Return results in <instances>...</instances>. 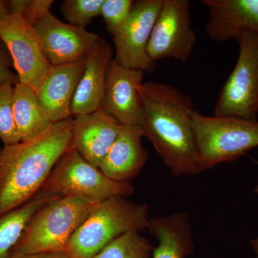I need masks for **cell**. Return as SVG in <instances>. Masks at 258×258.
<instances>
[{"label":"cell","instance_id":"cell-1","mask_svg":"<svg viewBox=\"0 0 258 258\" xmlns=\"http://www.w3.org/2000/svg\"><path fill=\"white\" fill-rule=\"evenodd\" d=\"M144 137L175 176L200 172L191 116L192 100L169 83L147 81L140 88Z\"/></svg>","mask_w":258,"mask_h":258},{"label":"cell","instance_id":"cell-2","mask_svg":"<svg viewBox=\"0 0 258 258\" xmlns=\"http://www.w3.org/2000/svg\"><path fill=\"white\" fill-rule=\"evenodd\" d=\"M74 117L53 123L32 142L0 149V216L28 203L71 147Z\"/></svg>","mask_w":258,"mask_h":258},{"label":"cell","instance_id":"cell-3","mask_svg":"<svg viewBox=\"0 0 258 258\" xmlns=\"http://www.w3.org/2000/svg\"><path fill=\"white\" fill-rule=\"evenodd\" d=\"M149 219L147 205L125 198L95 204L70 239L66 253L69 258H93L120 236L147 230Z\"/></svg>","mask_w":258,"mask_h":258},{"label":"cell","instance_id":"cell-4","mask_svg":"<svg viewBox=\"0 0 258 258\" xmlns=\"http://www.w3.org/2000/svg\"><path fill=\"white\" fill-rule=\"evenodd\" d=\"M94 205L71 197L52 196L32 216L10 258L66 252L70 239Z\"/></svg>","mask_w":258,"mask_h":258},{"label":"cell","instance_id":"cell-5","mask_svg":"<svg viewBox=\"0 0 258 258\" xmlns=\"http://www.w3.org/2000/svg\"><path fill=\"white\" fill-rule=\"evenodd\" d=\"M191 122L200 171L231 162L258 147V120L207 116L195 110Z\"/></svg>","mask_w":258,"mask_h":258},{"label":"cell","instance_id":"cell-6","mask_svg":"<svg viewBox=\"0 0 258 258\" xmlns=\"http://www.w3.org/2000/svg\"><path fill=\"white\" fill-rule=\"evenodd\" d=\"M41 191L97 204L110 198H128L134 187L131 182L110 179L71 147L56 164Z\"/></svg>","mask_w":258,"mask_h":258},{"label":"cell","instance_id":"cell-7","mask_svg":"<svg viewBox=\"0 0 258 258\" xmlns=\"http://www.w3.org/2000/svg\"><path fill=\"white\" fill-rule=\"evenodd\" d=\"M239 55L222 88L214 114L257 121L258 115V35L243 32L236 37Z\"/></svg>","mask_w":258,"mask_h":258},{"label":"cell","instance_id":"cell-8","mask_svg":"<svg viewBox=\"0 0 258 258\" xmlns=\"http://www.w3.org/2000/svg\"><path fill=\"white\" fill-rule=\"evenodd\" d=\"M189 0H164L148 45L153 62L172 58L189 62L197 43Z\"/></svg>","mask_w":258,"mask_h":258},{"label":"cell","instance_id":"cell-9","mask_svg":"<svg viewBox=\"0 0 258 258\" xmlns=\"http://www.w3.org/2000/svg\"><path fill=\"white\" fill-rule=\"evenodd\" d=\"M164 0H139L124 25L113 35L115 60L128 69L152 73L156 62L148 54V45Z\"/></svg>","mask_w":258,"mask_h":258},{"label":"cell","instance_id":"cell-10","mask_svg":"<svg viewBox=\"0 0 258 258\" xmlns=\"http://www.w3.org/2000/svg\"><path fill=\"white\" fill-rule=\"evenodd\" d=\"M0 39L9 50L20 83L37 93L52 64L44 54L33 26L20 15H8L0 22Z\"/></svg>","mask_w":258,"mask_h":258},{"label":"cell","instance_id":"cell-11","mask_svg":"<svg viewBox=\"0 0 258 258\" xmlns=\"http://www.w3.org/2000/svg\"><path fill=\"white\" fill-rule=\"evenodd\" d=\"M45 57L52 66L81 60L101 37L86 28L62 23L48 12L33 26Z\"/></svg>","mask_w":258,"mask_h":258},{"label":"cell","instance_id":"cell-12","mask_svg":"<svg viewBox=\"0 0 258 258\" xmlns=\"http://www.w3.org/2000/svg\"><path fill=\"white\" fill-rule=\"evenodd\" d=\"M144 72L128 69L113 59L107 72L101 108L122 125L142 124L143 103L140 88Z\"/></svg>","mask_w":258,"mask_h":258},{"label":"cell","instance_id":"cell-13","mask_svg":"<svg viewBox=\"0 0 258 258\" xmlns=\"http://www.w3.org/2000/svg\"><path fill=\"white\" fill-rule=\"evenodd\" d=\"M208 8L205 33L212 41L224 42L243 32L258 35V0H203Z\"/></svg>","mask_w":258,"mask_h":258},{"label":"cell","instance_id":"cell-14","mask_svg":"<svg viewBox=\"0 0 258 258\" xmlns=\"http://www.w3.org/2000/svg\"><path fill=\"white\" fill-rule=\"evenodd\" d=\"M86 57L71 63L52 66L37 91L40 106L52 123L73 117L71 105L84 71Z\"/></svg>","mask_w":258,"mask_h":258},{"label":"cell","instance_id":"cell-15","mask_svg":"<svg viewBox=\"0 0 258 258\" xmlns=\"http://www.w3.org/2000/svg\"><path fill=\"white\" fill-rule=\"evenodd\" d=\"M122 124L103 110L74 118L71 147L99 168L121 130Z\"/></svg>","mask_w":258,"mask_h":258},{"label":"cell","instance_id":"cell-16","mask_svg":"<svg viewBox=\"0 0 258 258\" xmlns=\"http://www.w3.org/2000/svg\"><path fill=\"white\" fill-rule=\"evenodd\" d=\"M113 54L111 45L101 37L86 55L84 71L71 105L73 116L88 114L101 109L107 72L113 60Z\"/></svg>","mask_w":258,"mask_h":258},{"label":"cell","instance_id":"cell-17","mask_svg":"<svg viewBox=\"0 0 258 258\" xmlns=\"http://www.w3.org/2000/svg\"><path fill=\"white\" fill-rule=\"evenodd\" d=\"M143 131L138 125H123L99 166L110 179L130 182L143 169L149 153L142 145Z\"/></svg>","mask_w":258,"mask_h":258},{"label":"cell","instance_id":"cell-18","mask_svg":"<svg viewBox=\"0 0 258 258\" xmlns=\"http://www.w3.org/2000/svg\"><path fill=\"white\" fill-rule=\"evenodd\" d=\"M147 230L159 242L152 258H186L192 253L191 226L184 212L150 218Z\"/></svg>","mask_w":258,"mask_h":258},{"label":"cell","instance_id":"cell-19","mask_svg":"<svg viewBox=\"0 0 258 258\" xmlns=\"http://www.w3.org/2000/svg\"><path fill=\"white\" fill-rule=\"evenodd\" d=\"M13 108L21 142L40 138L53 125L40 106L36 92L27 85L19 83L14 86Z\"/></svg>","mask_w":258,"mask_h":258},{"label":"cell","instance_id":"cell-20","mask_svg":"<svg viewBox=\"0 0 258 258\" xmlns=\"http://www.w3.org/2000/svg\"><path fill=\"white\" fill-rule=\"evenodd\" d=\"M52 195L40 191L22 206L0 216V258H10L35 212Z\"/></svg>","mask_w":258,"mask_h":258},{"label":"cell","instance_id":"cell-21","mask_svg":"<svg viewBox=\"0 0 258 258\" xmlns=\"http://www.w3.org/2000/svg\"><path fill=\"white\" fill-rule=\"evenodd\" d=\"M150 241L140 232H130L115 239L93 258H152Z\"/></svg>","mask_w":258,"mask_h":258},{"label":"cell","instance_id":"cell-22","mask_svg":"<svg viewBox=\"0 0 258 258\" xmlns=\"http://www.w3.org/2000/svg\"><path fill=\"white\" fill-rule=\"evenodd\" d=\"M14 86H0V139L4 146H11L21 142L15 124L13 108Z\"/></svg>","mask_w":258,"mask_h":258},{"label":"cell","instance_id":"cell-23","mask_svg":"<svg viewBox=\"0 0 258 258\" xmlns=\"http://www.w3.org/2000/svg\"><path fill=\"white\" fill-rule=\"evenodd\" d=\"M104 0H66L61 10L71 25L85 28L91 20L101 15Z\"/></svg>","mask_w":258,"mask_h":258},{"label":"cell","instance_id":"cell-24","mask_svg":"<svg viewBox=\"0 0 258 258\" xmlns=\"http://www.w3.org/2000/svg\"><path fill=\"white\" fill-rule=\"evenodd\" d=\"M134 3L132 0H104L101 15L106 23L107 30L113 36L126 22Z\"/></svg>","mask_w":258,"mask_h":258},{"label":"cell","instance_id":"cell-25","mask_svg":"<svg viewBox=\"0 0 258 258\" xmlns=\"http://www.w3.org/2000/svg\"><path fill=\"white\" fill-rule=\"evenodd\" d=\"M52 0H31L30 5L22 17L34 26L43 15L50 12Z\"/></svg>","mask_w":258,"mask_h":258},{"label":"cell","instance_id":"cell-26","mask_svg":"<svg viewBox=\"0 0 258 258\" xmlns=\"http://www.w3.org/2000/svg\"><path fill=\"white\" fill-rule=\"evenodd\" d=\"M20 83L18 76H15L10 69L9 61L5 52L0 48V86L4 84L15 85Z\"/></svg>","mask_w":258,"mask_h":258},{"label":"cell","instance_id":"cell-27","mask_svg":"<svg viewBox=\"0 0 258 258\" xmlns=\"http://www.w3.org/2000/svg\"><path fill=\"white\" fill-rule=\"evenodd\" d=\"M31 0H10L5 1L7 9L10 15H18L22 16L28 9Z\"/></svg>","mask_w":258,"mask_h":258},{"label":"cell","instance_id":"cell-28","mask_svg":"<svg viewBox=\"0 0 258 258\" xmlns=\"http://www.w3.org/2000/svg\"><path fill=\"white\" fill-rule=\"evenodd\" d=\"M18 258H69L64 252H40L27 254Z\"/></svg>","mask_w":258,"mask_h":258},{"label":"cell","instance_id":"cell-29","mask_svg":"<svg viewBox=\"0 0 258 258\" xmlns=\"http://www.w3.org/2000/svg\"><path fill=\"white\" fill-rule=\"evenodd\" d=\"M8 10L7 9L6 3L5 1L0 0V22L4 20L8 15H9Z\"/></svg>","mask_w":258,"mask_h":258},{"label":"cell","instance_id":"cell-30","mask_svg":"<svg viewBox=\"0 0 258 258\" xmlns=\"http://www.w3.org/2000/svg\"><path fill=\"white\" fill-rule=\"evenodd\" d=\"M250 244L254 249V253L256 254V258H258V236L255 238L250 240Z\"/></svg>","mask_w":258,"mask_h":258},{"label":"cell","instance_id":"cell-31","mask_svg":"<svg viewBox=\"0 0 258 258\" xmlns=\"http://www.w3.org/2000/svg\"><path fill=\"white\" fill-rule=\"evenodd\" d=\"M255 191H256V193H257L258 195V184L257 185V186H256Z\"/></svg>","mask_w":258,"mask_h":258}]
</instances>
